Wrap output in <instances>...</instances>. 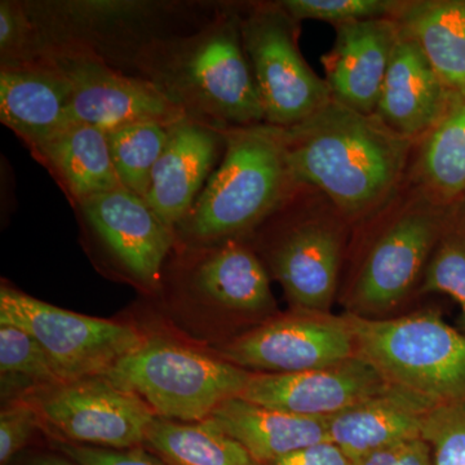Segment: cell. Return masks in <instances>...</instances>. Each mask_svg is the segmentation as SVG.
I'll return each instance as SVG.
<instances>
[{"mask_svg":"<svg viewBox=\"0 0 465 465\" xmlns=\"http://www.w3.org/2000/svg\"><path fill=\"white\" fill-rule=\"evenodd\" d=\"M240 11L242 43L262 97L265 124L287 130L326 105L331 91L300 51L302 23L280 2L251 3Z\"/></svg>","mask_w":465,"mask_h":465,"instance_id":"ba28073f","label":"cell"},{"mask_svg":"<svg viewBox=\"0 0 465 465\" xmlns=\"http://www.w3.org/2000/svg\"><path fill=\"white\" fill-rule=\"evenodd\" d=\"M223 134L222 162L177 226L203 244L242 240L258 231L299 185L283 128L259 124L223 128Z\"/></svg>","mask_w":465,"mask_h":465,"instance_id":"3957f363","label":"cell"},{"mask_svg":"<svg viewBox=\"0 0 465 465\" xmlns=\"http://www.w3.org/2000/svg\"><path fill=\"white\" fill-rule=\"evenodd\" d=\"M45 50L69 45L94 52L105 60L109 48L128 54L131 63L146 43L158 38L150 27L162 17L163 3L43 2L25 3ZM106 60V63H108ZM109 64V63H108Z\"/></svg>","mask_w":465,"mask_h":465,"instance_id":"4fadbf2b","label":"cell"},{"mask_svg":"<svg viewBox=\"0 0 465 465\" xmlns=\"http://www.w3.org/2000/svg\"><path fill=\"white\" fill-rule=\"evenodd\" d=\"M43 56L64 73L72 88L70 122L104 133L143 122L171 125L188 118L143 76L125 75L94 52L54 45Z\"/></svg>","mask_w":465,"mask_h":465,"instance_id":"8fae6325","label":"cell"},{"mask_svg":"<svg viewBox=\"0 0 465 465\" xmlns=\"http://www.w3.org/2000/svg\"><path fill=\"white\" fill-rule=\"evenodd\" d=\"M193 282L201 295L231 312L258 314L274 307L266 266L241 240L211 251L195 268Z\"/></svg>","mask_w":465,"mask_h":465,"instance_id":"603a6c76","label":"cell"},{"mask_svg":"<svg viewBox=\"0 0 465 465\" xmlns=\"http://www.w3.org/2000/svg\"><path fill=\"white\" fill-rule=\"evenodd\" d=\"M61 450L78 465H167L143 449H103L65 443Z\"/></svg>","mask_w":465,"mask_h":465,"instance_id":"836d02e7","label":"cell"},{"mask_svg":"<svg viewBox=\"0 0 465 465\" xmlns=\"http://www.w3.org/2000/svg\"><path fill=\"white\" fill-rule=\"evenodd\" d=\"M32 465H72L66 461L57 460V459H45V460L36 461Z\"/></svg>","mask_w":465,"mask_h":465,"instance_id":"8d00e7d4","label":"cell"},{"mask_svg":"<svg viewBox=\"0 0 465 465\" xmlns=\"http://www.w3.org/2000/svg\"><path fill=\"white\" fill-rule=\"evenodd\" d=\"M446 211L407 177L390 202L351 226L360 241L348 296L354 313H385L419 291Z\"/></svg>","mask_w":465,"mask_h":465,"instance_id":"277c9868","label":"cell"},{"mask_svg":"<svg viewBox=\"0 0 465 465\" xmlns=\"http://www.w3.org/2000/svg\"><path fill=\"white\" fill-rule=\"evenodd\" d=\"M252 372L167 339H145L104 376L137 394L159 418L207 420L217 407L241 397Z\"/></svg>","mask_w":465,"mask_h":465,"instance_id":"52a82bcc","label":"cell"},{"mask_svg":"<svg viewBox=\"0 0 465 465\" xmlns=\"http://www.w3.org/2000/svg\"><path fill=\"white\" fill-rule=\"evenodd\" d=\"M78 204L110 252L137 281L146 286L161 281L174 229L164 224L143 198L119 186Z\"/></svg>","mask_w":465,"mask_h":465,"instance_id":"9a60e30c","label":"cell"},{"mask_svg":"<svg viewBox=\"0 0 465 465\" xmlns=\"http://www.w3.org/2000/svg\"><path fill=\"white\" fill-rule=\"evenodd\" d=\"M38 412L26 400H20L2 410L0 414V464L9 460L26 445L38 425Z\"/></svg>","mask_w":465,"mask_h":465,"instance_id":"d6a6232c","label":"cell"},{"mask_svg":"<svg viewBox=\"0 0 465 465\" xmlns=\"http://www.w3.org/2000/svg\"><path fill=\"white\" fill-rule=\"evenodd\" d=\"M271 465H354V463L338 446L331 442H323L292 452Z\"/></svg>","mask_w":465,"mask_h":465,"instance_id":"d590c367","label":"cell"},{"mask_svg":"<svg viewBox=\"0 0 465 465\" xmlns=\"http://www.w3.org/2000/svg\"><path fill=\"white\" fill-rule=\"evenodd\" d=\"M455 101L420 47L401 30L375 114L394 133L418 142Z\"/></svg>","mask_w":465,"mask_h":465,"instance_id":"ac0fdd59","label":"cell"},{"mask_svg":"<svg viewBox=\"0 0 465 465\" xmlns=\"http://www.w3.org/2000/svg\"><path fill=\"white\" fill-rule=\"evenodd\" d=\"M271 229L268 266L290 302L304 313L331 308L351 224L332 202L299 183L262 224Z\"/></svg>","mask_w":465,"mask_h":465,"instance_id":"5b68a950","label":"cell"},{"mask_svg":"<svg viewBox=\"0 0 465 465\" xmlns=\"http://www.w3.org/2000/svg\"><path fill=\"white\" fill-rule=\"evenodd\" d=\"M171 125L143 122L106 133L119 183L143 200L148 195L155 164L166 148Z\"/></svg>","mask_w":465,"mask_h":465,"instance_id":"4316f807","label":"cell"},{"mask_svg":"<svg viewBox=\"0 0 465 465\" xmlns=\"http://www.w3.org/2000/svg\"><path fill=\"white\" fill-rule=\"evenodd\" d=\"M240 442L259 463L271 465L292 452L330 442L327 418H309L256 405L242 397L222 403L207 419Z\"/></svg>","mask_w":465,"mask_h":465,"instance_id":"44dd1931","label":"cell"},{"mask_svg":"<svg viewBox=\"0 0 465 465\" xmlns=\"http://www.w3.org/2000/svg\"><path fill=\"white\" fill-rule=\"evenodd\" d=\"M280 5L299 23L323 21L336 27L391 17L399 0H280Z\"/></svg>","mask_w":465,"mask_h":465,"instance_id":"f546056e","label":"cell"},{"mask_svg":"<svg viewBox=\"0 0 465 465\" xmlns=\"http://www.w3.org/2000/svg\"><path fill=\"white\" fill-rule=\"evenodd\" d=\"M284 131L296 183L326 195L351 226L390 202L409 177L416 142L394 133L375 113L331 99Z\"/></svg>","mask_w":465,"mask_h":465,"instance_id":"6da1fadb","label":"cell"},{"mask_svg":"<svg viewBox=\"0 0 465 465\" xmlns=\"http://www.w3.org/2000/svg\"><path fill=\"white\" fill-rule=\"evenodd\" d=\"M421 439L430 445L432 465H465V401L434 405Z\"/></svg>","mask_w":465,"mask_h":465,"instance_id":"4dcf8cb0","label":"cell"},{"mask_svg":"<svg viewBox=\"0 0 465 465\" xmlns=\"http://www.w3.org/2000/svg\"><path fill=\"white\" fill-rule=\"evenodd\" d=\"M25 400L58 436L94 448H139L157 419L145 401L104 375L57 382Z\"/></svg>","mask_w":465,"mask_h":465,"instance_id":"30bf717a","label":"cell"},{"mask_svg":"<svg viewBox=\"0 0 465 465\" xmlns=\"http://www.w3.org/2000/svg\"><path fill=\"white\" fill-rule=\"evenodd\" d=\"M0 372L3 394L21 391L27 397L63 381L41 344L11 324H0Z\"/></svg>","mask_w":465,"mask_h":465,"instance_id":"f1b7e54d","label":"cell"},{"mask_svg":"<svg viewBox=\"0 0 465 465\" xmlns=\"http://www.w3.org/2000/svg\"><path fill=\"white\" fill-rule=\"evenodd\" d=\"M409 179L440 206L465 198V99L455 101L442 119L415 143Z\"/></svg>","mask_w":465,"mask_h":465,"instance_id":"d4e9b609","label":"cell"},{"mask_svg":"<svg viewBox=\"0 0 465 465\" xmlns=\"http://www.w3.org/2000/svg\"><path fill=\"white\" fill-rule=\"evenodd\" d=\"M70 99L69 81L45 56L0 69V119L32 150L72 124Z\"/></svg>","mask_w":465,"mask_h":465,"instance_id":"ffe728a7","label":"cell"},{"mask_svg":"<svg viewBox=\"0 0 465 465\" xmlns=\"http://www.w3.org/2000/svg\"><path fill=\"white\" fill-rule=\"evenodd\" d=\"M331 50L321 57L332 99L374 114L401 29L394 18H374L333 27Z\"/></svg>","mask_w":465,"mask_h":465,"instance_id":"2e32d148","label":"cell"},{"mask_svg":"<svg viewBox=\"0 0 465 465\" xmlns=\"http://www.w3.org/2000/svg\"><path fill=\"white\" fill-rule=\"evenodd\" d=\"M133 65L188 118L217 128L265 124L237 5L191 35L146 43Z\"/></svg>","mask_w":465,"mask_h":465,"instance_id":"7a4b0ae2","label":"cell"},{"mask_svg":"<svg viewBox=\"0 0 465 465\" xmlns=\"http://www.w3.org/2000/svg\"><path fill=\"white\" fill-rule=\"evenodd\" d=\"M0 324L29 332L63 381L108 374L146 339L130 324L65 311L8 286L0 290Z\"/></svg>","mask_w":465,"mask_h":465,"instance_id":"9c48e42d","label":"cell"},{"mask_svg":"<svg viewBox=\"0 0 465 465\" xmlns=\"http://www.w3.org/2000/svg\"><path fill=\"white\" fill-rule=\"evenodd\" d=\"M78 203L119 188L106 133L85 124H70L32 150Z\"/></svg>","mask_w":465,"mask_h":465,"instance_id":"cb8c5ba5","label":"cell"},{"mask_svg":"<svg viewBox=\"0 0 465 465\" xmlns=\"http://www.w3.org/2000/svg\"><path fill=\"white\" fill-rule=\"evenodd\" d=\"M354 465H432V452L423 439L381 450Z\"/></svg>","mask_w":465,"mask_h":465,"instance_id":"e575fe53","label":"cell"},{"mask_svg":"<svg viewBox=\"0 0 465 465\" xmlns=\"http://www.w3.org/2000/svg\"><path fill=\"white\" fill-rule=\"evenodd\" d=\"M224 146L223 128L191 118L171 125L145 198L164 224L177 228L188 215Z\"/></svg>","mask_w":465,"mask_h":465,"instance_id":"e0dca14e","label":"cell"},{"mask_svg":"<svg viewBox=\"0 0 465 465\" xmlns=\"http://www.w3.org/2000/svg\"><path fill=\"white\" fill-rule=\"evenodd\" d=\"M167 465H266L215 425L155 419L145 440Z\"/></svg>","mask_w":465,"mask_h":465,"instance_id":"484cf974","label":"cell"},{"mask_svg":"<svg viewBox=\"0 0 465 465\" xmlns=\"http://www.w3.org/2000/svg\"><path fill=\"white\" fill-rule=\"evenodd\" d=\"M223 357L260 374H295L338 365L356 356L345 318L304 313L244 333L223 349Z\"/></svg>","mask_w":465,"mask_h":465,"instance_id":"7c38bea8","label":"cell"},{"mask_svg":"<svg viewBox=\"0 0 465 465\" xmlns=\"http://www.w3.org/2000/svg\"><path fill=\"white\" fill-rule=\"evenodd\" d=\"M391 382L356 354L338 365L295 374L251 375L242 399L309 418H330L381 393Z\"/></svg>","mask_w":465,"mask_h":465,"instance_id":"5bb4252c","label":"cell"},{"mask_svg":"<svg viewBox=\"0 0 465 465\" xmlns=\"http://www.w3.org/2000/svg\"><path fill=\"white\" fill-rule=\"evenodd\" d=\"M419 293H445L460 308L465 330V198L448 207Z\"/></svg>","mask_w":465,"mask_h":465,"instance_id":"83f0119b","label":"cell"},{"mask_svg":"<svg viewBox=\"0 0 465 465\" xmlns=\"http://www.w3.org/2000/svg\"><path fill=\"white\" fill-rule=\"evenodd\" d=\"M357 354L391 384L434 405L465 401V335L434 312L379 320L349 313Z\"/></svg>","mask_w":465,"mask_h":465,"instance_id":"8992f818","label":"cell"},{"mask_svg":"<svg viewBox=\"0 0 465 465\" xmlns=\"http://www.w3.org/2000/svg\"><path fill=\"white\" fill-rule=\"evenodd\" d=\"M433 402L391 384L381 393L327 418L329 440L353 463L381 450L421 439Z\"/></svg>","mask_w":465,"mask_h":465,"instance_id":"d6986e66","label":"cell"},{"mask_svg":"<svg viewBox=\"0 0 465 465\" xmlns=\"http://www.w3.org/2000/svg\"><path fill=\"white\" fill-rule=\"evenodd\" d=\"M391 18L420 47L454 100L465 99V0H399Z\"/></svg>","mask_w":465,"mask_h":465,"instance_id":"7402d4cb","label":"cell"},{"mask_svg":"<svg viewBox=\"0 0 465 465\" xmlns=\"http://www.w3.org/2000/svg\"><path fill=\"white\" fill-rule=\"evenodd\" d=\"M45 45L27 14L25 3L0 2V60L2 66L25 65L41 60Z\"/></svg>","mask_w":465,"mask_h":465,"instance_id":"1f68e13d","label":"cell"}]
</instances>
